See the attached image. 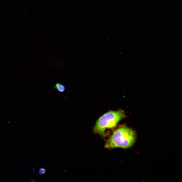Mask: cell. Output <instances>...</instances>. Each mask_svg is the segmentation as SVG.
Listing matches in <instances>:
<instances>
[{
  "label": "cell",
  "instance_id": "obj_4",
  "mask_svg": "<svg viewBox=\"0 0 182 182\" xmlns=\"http://www.w3.org/2000/svg\"><path fill=\"white\" fill-rule=\"evenodd\" d=\"M46 172V170L44 168L41 167L39 170L38 172L39 174L42 175L44 174Z\"/></svg>",
  "mask_w": 182,
  "mask_h": 182
},
{
  "label": "cell",
  "instance_id": "obj_1",
  "mask_svg": "<svg viewBox=\"0 0 182 182\" xmlns=\"http://www.w3.org/2000/svg\"><path fill=\"white\" fill-rule=\"evenodd\" d=\"M136 134L132 128L123 125L120 126L106 141L105 146L108 149L131 147L135 142Z\"/></svg>",
  "mask_w": 182,
  "mask_h": 182
},
{
  "label": "cell",
  "instance_id": "obj_2",
  "mask_svg": "<svg viewBox=\"0 0 182 182\" xmlns=\"http://www.w3.org/2000/svg\"><path fill=\"white\" fill-rule=\"evenodd\" d=\"M125 117L123 110L108 111L97 120L94 128V131L96 133L105 136L106 135L105 132L106 129L114 128L120 121Z\"/></svg>",
  "mask_w": 182,
  "mask_h": 182
},
{
  "label": "cell",
  "instance_id": "obj_3",
  "mask_svg": "<svg viewBox=\"0 0 182 182\" xmlns=\"http://www.w3.org/2000/svg\"><path fill=\"white\" fill-rule=\"evenodd\" d=\"M55 88L57 89L60 92H63L65 89V87L64 85L59 83H58L56 84Z\"/></svg>",
  "mask_w": 182,
  "mask_h": 182
},
{
  "label": "cell",
  "instance_id": "obj_5",
  "mask_svg": "<svg viewBox=\"0 0 182 182\" xmlns=\"http://www.w3.org/2000/svg\"><path fill=\"white\" fill-rule=\"evenodd\" d=\"M29 181L35 182V181H35V180H33V179H31V180H30Z\"/></svg>",
  "mask_w": 182,
  "mask_h": 182
}]
</instances>
